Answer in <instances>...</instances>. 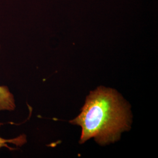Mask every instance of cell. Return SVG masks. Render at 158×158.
<instances>
[{
	"instance_id": "obj_3",
	"label": "cell",
	"mask_w": 158,
	"mask_h": 158,
	"mask_svg": "<svg viewBox=\"0 0 158 158\" xmlns=\"http://www.w3.org/2000/svg\"><path fill=\"white\" fill-rule=\"evenodd\" d=\"M27 142L26 136L24 135L19 136L17 138H12V139H5L0 136V149L2 148H8L10 149H14L10 147H9V144L15 145L17 147H21Z\"/></svg>"
},
{
	"instance_id": "obj_2",
	"label": "cell",
	"mask_w": 158,
	"mask_h": 158,
	"mask_svg": "<svg viewBox=\"0 0 158 158\" xmlns=\"http://www.w3.org/2000/svg\"><path fill=\"white\" fill-rule=\"evenodd\" d=\"M0 44V53H1ZM16 108L14 94L6 85H0V111H12Z\"/></svg>"
},
{
	"instance_id": "obj_1",
	"label": "cell",
	"mask_w": 158,
	"mask_h": 158,
	"mask_svg": "<svg viewBox=\"0 0 158 158\" xmlns=\"http://www.w3.org/2000/svg\"><path fill=\"white\" fill-rule=\"evenodd\" d=\"M72 123L82 128L80 142L94 138L100 143L115 141L129 128L127 105L113 90L98 88L88 96L79 116Z\"/></svg>"
}]
</instances>
